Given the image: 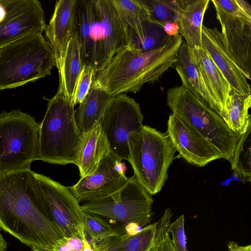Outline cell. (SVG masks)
Here are the masks:
<instances>
[{
  "instance_id": "1",
  "label": "cell",
  "mask_w": 251,
  "mask_h": 251,
  "mask_svg": "<svg viewBox=\"0 0 251 251\" xmlns=\"http://www.w3.org/2000/svg\"><path fill=\"white\" fill-rule=\"evenodd\" d=\"M41 197L30 167L0 174V228L31 248L54 250L67 238L42 212Z\"/></svg>"
},
{
  "instance_id": "2",
  "label": "cell",
  "mask_w": 251,
  "mask_h": 251,
  "mask_svg": "<svg viewBox=\"0 0 251 251\" xmlns=\"http://www.w3.org/2000/svg\"><path fill=\"white\" fill-rule=\"evenodd\" d=\"M183 41L180 34L169 36L159 47L138 52L128 45L121 49L107 65L95 73L93 83L110 95L136 93L143 86L158 80L177 61Z\"/></svg>"
},
{
  "instance_id": "3",
  "label": "cell",
  "mask_w": 251,
  "mask_h": 251,
  "mask_svg": "<svg viewBox=\"0 0 251 251\" xmlns=\"http://www.w3.org/2000/svg\"><path fill=\"white\" fill-rule=\"evenodd\" d=\"M74 107L59 87L39 124L38 160L53 164H76L82 133L76 124Z\"/></svg>"
},
{
  "instance_id": "4",
  "label": "cell",
  "mask_w": 251,
  "mask_h": 251,
  "mask_svg": "<svg viewBox=\"0 0 251 251\" xmlns=\"http://www.w3.org/2000/svg\"><path fill=\"white\" fill-rule=\"evenodd\" d=\"M55 66L54 53L42 34L18 40L0 49V91L45 78Z\"/></svg>"
},
{
  "instance_id": "5",
  "label": "cell",
  "mask_w": 251,
  "mask_h": 251,
  "mask_svg": "<svg viewBox=\"0 0 251 251\" xmlns=\"http://www.w3.org/2000/svg\"><path fill=\"white\" fill-rule=\"evenodd\" d=\"M167 104L172 113L186 123L232 162L240 136L232 132L223 119L200 97L183 86L167 92Z\"/></svg>"
},
{
  "instance_id": "6",
  "label": "cell",
  "mask_w": 251,
  "mask_h": 251,
  "mask_svg": "<svg viewBox=\"0 0 251 251\" xmlns=\"http://www.w3.org/2000/svg\"><path fill=\"white\" fill-rule=\"evenodd\" d=\"M129 163L139 183L151 196L158 193L168 178L176 151L167 132L143 126L129 141Z\"/></svg>"
},
{
  "instance_id": "7",
  "label": "cell",
  "mask_w": 251,
  "mask_h": 251,
  "mask_svg": "<svg viewBox=\"0 0 251 251\" xmlns=\"http://www.w3.org/2000/svg\"><path fill=\"white\" fill-rule=\"evenodd\" d=\"M39 127L20 109L0 113V174L30 167L38 160Z\"/></svg>"
},
{
  "instance_id": "8",
  "label": "cell",
  "mask_w": 251,
  "mask_h": 251,
  "mask_svg": "<svg viewBox=\"0 0 251 251\" xmlns=\"http://www.w3.org/2000/svg\"><path fill=\"white\" fill-rule=\"evenodd\" d=\"M151 196L133 175L119 191L105 198L83 203L87 213L107 218L123 224L144 227L152 219Z\"/></svg>"
},
{
  "instance_id": "9",
  "label": "cell",
  "mask_w": 251,
  "mask_h": 251,
  "mask_svg": "<svg viewBox=\"0 0 251 251\" xmlns=\"http://www.w3.org/2000/svg\"><path fill=\"white\" fill-rule=\"evenodd\" d=\"M42 198L40 208L44 215L61 231L64 237L87 242L85 212L68 187L34 172Z\"/></svg>"
},
{
  "instance_id": "10",
  "label": "cell",
  "mask_w": 251,
  "mask_h": 251,
  "mask_svg": "<svg viewBox=\"0 0 251 251\" xmlns=\"http://www.w3.org/2000/svg\"><path fill=\"white\" fill-rule=\"evenodd\" d=\"M139 104L126 94L114 97L106 107L100 123L111 152L121 160L130 159L129 141L143 126Z\"/></svg>"
},
{
  "instance_id": "11",
  "label": "cell",
  "mask_w": 251,
  "mask_h": 251,
  "mask_svg": "<svg viewBox=\"0 0 251 251\" xmlns=\"http://www.w3.org/2000/svg\"><path fill=\"white\" fill-rule=\"evenodd\" d=\"M47 24L38 0H0V49L22 38L42 34Z\"/></svg>"
},
{
  "instance_id": "12",
  "label": "cell",
  "mask_w": 251,
  "mask_h": 251,
  "mask_svg": "<svg viewBox=\"0 0 251 251\" xmlns=\"http://www.w3.org/2000/svg\"><path fill=\"white\" fill-rule=\"evenodd\" d=\"M122 160L112 152L91 175L80 178L69 189L80 203L101 200L115 193L128 181Z\"/></svg>"
},
{
  "instance_id": "13",
  "label": "cell",
  "mask_w": 251,
  "mask_h": 251,
  "mask_svg": "<svg viewBox=\"0 0 251 251\" xmlns=\"http://www.w3.org/2000/svg\"><path fill=\"white\" fill-rule=\"evenodd\" d=\"M167 132L176 151L190 164L204 167L224 159L217 149L173 113L167 122Z\"/></svg>"
},
{
  "instance_id": "14",
  "label": "cell",
  "mask_w": 251,
  "mask_h": 251,
  "mask_svg": "<svg viewBox=\"0 0 251 251\" xmlns=\"http://www.w3.org/2000/svg\"><path fill=\"white\" fill-rule=\"evenodd\" d=\"M214 6L225 45L244 75L251 80V21Z\"/></svg>"
},
{
  "instance_id": "15",
  "label": "cell",
  "mask_w": 251,
  "mask_h": 251,
  "mask_svg": "<svg viewBox=\"0 0 251 251\" xmlns=\"http://www.w3.org/2000/svg\"><path fill=\"white\" fill-rule=\"evenodd\" d=\"M202 49L209 55L233 90L242 95L251 94L247 78L227 50L221 32L216 28L203 25L201 29Z\"/></svg>"
},
{
  "instance_id": "16",
  "label": "cell",
  "mask_w": 251,
  "mask_h": 251,
  "mask_svg": "<svg viewBox=\"0 0 251 251\" xmlns=\"http://www.w3.org/2000/svg\"><path fill=\"white\" fill-rule=\"evenodd\" d=\"M75 27L84 64L91 66L95 71L101 37L97 0H76Z\"/></svg>"
},
{
  "instance_id": "17",
  "label": "cell",
  "mask_w": 251,
  "mask_h": 251,
  "mask_svg": "<svg viewBox=\"0 0 251 251\" xmlns=\"http://www.w3.org/2000/svg\"><path fill=\"white\" fill-rule=\"evenodd\" d=\"M101 26L98 65L95 73L104 68L113 56L128 45L117 11L111 0H97Z\"/></svg>"
},
{
  "instance_id": "18",
  "label": "cell",
  "mask_w": 251,
  "mask_h": 251,
  "mask_svg": "<svg viewBox=\"0 0 251 251\" xmlns=\"http://www.w3.org/2000/svg\"><path fill=\"white\" fill-rule=\"evenodd\" d=\"M76 1H56L53 13L44 31L45 39L53 51L58 70L61 66L67 44L76 32Z\"/></svg>"
},
{
  "instance_id": "19",
  "label": "cell",
  "mask_w": 251,
  "mask_h": 251,
  "mask_svg": "<svg viewBox=\"0 0 251 251\" xmlns=\"http://www.w3.org/2000/svg\"><path fill=\"white\" fill-rule=\"evenodd\" d=\"M188 52L191 61L214 98L220 111V116L224 120L232 90L231 86L204 50L193 49L188 50Z\"/></svg>"
},
{
  "instance_id": "20",
  "label": "cell",
  "mask_w": 251,
  "mask_h": 251,
  "mask_svg": "<svg viewBox=\"0 0 251 251\" xmlns=\"http://www.w3.org/2000/svg\"><path fill=\"white\" fill-rule=\"evenodd\" d=\"M209 0H176V23L179 34L184 39L188 50L202 48L203 19Z\"/></svg>"
},
{
  "instance_id": "21",
  "label": "cell",
  "mask_w": 251,
  "mask_h": 251,
  "mask_svg": "<svg viewBox=\"0 0 251 251\" xmlns=\"http://www.w3.org/2000/svg\"><path fill=\"white\" fill-rule=\"evenodd\" d=\"M110 152L100 120L89 131L82 133L75 164L80 178L94 174L101 161Z\"/></svg>"
},
{
  "instance_id": "22",
  "label": "cell",
  "mask_w": 251,
  "mask_h": 251,
  "mask_svg": "<svg viewBox=\"0 0 251 251\" xmlns=\"http://www.w3.org/2000/svg\"><path fill=\"white\" fill-rule=\"evenodd\" d=\"M174 65L182 82V86L200 97L220 116L218 105L197 67L191 61L184 41L178 50L177 61Z\"/></svg>"
},
{
  "instance_id": "23",
  "label": "cell",
  "mask_w": 251,
  "mask_h": 251,
  "mask_svg": "<svg viewBox=\"0 0 251 251\" xmlns=\"http://www.w3.org/2000/svg\"><path fill=\"white\" fill-rule=\"evenodd\" d=\"M114 97L92 83L88 94L75 110L76 124L81 133L89 131L100 120L106 107Z\"/></svg>"
},
{
  "instance_id": "24",
  "label": "cell",
  "mask_w": 251,
  "mask_h": 251,
  "mask_svg": "<svg viewBox=\"0 0 251 251\" xmlns=\"http://www.w3.org/2000/svg\"><path fill=\"white\" fill-rule=\"evenodd\" d=\"M157 222L149 224L134 234H124L93 244L94 251H151Z\"/></svg>"
},
{
  "instance_id": "25",
  "label": "cell",
  "mask_w": 251,
  "mask_h": 251,
  "mask_svg": "<svg viewBox=\"0 0 251 251\" xmlns=\"http://www.w3.org/2000/svg\"><path fill=\"white\" fill-rule=\"evenodd\" d=\"M125 31L128 45L139 37L144 25L150 21L148 10L142 0H111Z\"/></svg>"
},
{
  "instance_id": "26",
  "label": "cell",
  "mask_w": 251,
  "mask_h": 251,
  "mask_svg": "<svg viewBox=\"0 0 251 251\" xmlns=\"http://www.w3.org/2000/svg\"><path fill=\"white\" fill-rule=\"evenodd\" d=\"M84 65L76 30L67 44L58 69L59 87L63 89L72 101L76 82Z\"/></svg>"
},
{
  "instance_id": "27",
  "label": "cell",
  "mask_w": 251,
  "mask_h": 251,
  "mask_svg": "<svg viewBox=\"0 0 251 251\" xmlns=\"http://www.w3.org/2000/svg\"><path fill=\"white\" fill-rule=\"evenodd\" d=\"M251 94H240L232 90L224 121L234 133L240 136L251 125Z\"/></svg>"
},
{
  "instance_id": "28",
  "label": "cell",
  "mask_w": 251,
  "mask_h": 251,
  "mask_svg": "<svg viewBox=\"0 0 251 251\" xmlns=\"http://www.w3.org/2000/svg\"><path fill=\"white\" fill-rule=\"evenodd\" d=\"M251 125L247 131L240 136L230 164L235 174L244 182L251 181Z\"/></svg>"
},
{
  "instance_id": "29",
  "label": "cell",
  "mask_w": 251,
  "mask_h": 251,
  "mask_svg": "<svg viewBox=\"0 0 251 251\" xmlns=\"http://www.w3.org/2000/svg\"><path fill=\"white\" fill-rule=\"evenodd\" d=\"M168 37L161 26L148 21L142 35L128 46L138 52L148 51L161 46Z\"/></svg>"
},
{
  "instance_id": "30",
  "label": "cell",
  "mask_w": 251,
  "mask_h": 251,
  "mask_svg": "<svg viewBox=\"0 0 251 251\" xmlns=\"http://www.w3.org/2000/svg\"><path fill=\"white\" fill-rule=\"evenodd\" d=\"M142 0L148 10L151 22L162 27L167 22L176 23L177 9L176 0Z\"/></svg>"
},
{
  "instance_id": "31",
  "label": "cell",
  "mask_w": 251,
  "mask_h": 251,
  "mask_svg": "<svg viewBox=\"0 0 251 251\" xmlns=\"http://www.w3.org/2000/svg\"><path fill=\"white\" fill-rule=\"evenodd\" d=\"M84 229L94 243H100L119 233L100 217L85 212Z\"/></svg>"
},
{
  "instance_id": "32",
  "label": "cell",
  "mask_w": 251,
  "mask_h": 251,
  "mask_svg": "<svg viewBox=\"0 0 251 251\" xmlns=\"http://www.w3.org/2000/svg\"><path fill=\"white\" fill-rule=\"evenodd\" d=\"M171 216V210L167 208L157 222L156 237L151 251H175L167 231Z\"/></svg>"
},
{
  "instance_id": "33",
  "label": "cell",
  "mask_w": 251,
  "mask_h": 251,
  "mask_svg": "<svg viewBox=\"0 0 251 251\" xmlns=\"http://www.w3.org/2000/svg\"><path fill=\"white\" fill-rule=\"evenodd\" d=\"M95 72L93 67L84 64L76 82L72 98V103L75 106L80 104L89 92L94 80Z\"/></svg>"
},
{
  "instance_id": "34",
  "label": "cell",
  "mask_w": 251,
  "mask_h": 251,
  "mask_svg": "<svg viewBox=\"0 0 251 251\" xmlns=\"http://www.w3.org/2000/svg\"><path fill=\"white\" fill-rule=\"evenodd\" d=\"M214 5L226 12L251 21L250 5L244 0H212Z\"/></svg>"
},
{
  "instance_id": "35",
  "label": "cell",
  "mask_w": 251,
  "mask_h": 251,
  "mask_svg": "<svg viewBox=\"0 0 251 251\" xmlns=\"http://www.w3.org/2000/svg\"><path fill=\"white\" fill-rule=\"evenodd\" d=\"M184 221V216L181 215L174 222H170L168 226L167 231L172 234L171 240L175 251H187Z\"/></svg>"
},
{
  "instance_id": "36",
  "label": "cell",
  "mask_w": 251,
  "mask_h": 251,
  "mask_svg": "<svg viewBox=\"0 0 251 251\" xmlns=\"http://www.w3.org/2000/svg\"><path fill=\"white\" fill-rule=\"evenodd\" d=\"M162 28L168 36H175L179 34V26L176 22H167L162 25Z\"/></svg>"
},
{
  "instance_id": "37",
  "label": "cell",
  "mask_w": 251,
  "mask_h": 251,
  "mask_svg": "<svg viewBox=\"0 0 251 251\" xmlns=\"http://www.w3.org/2000/svg\"><path fill=\"white\" fill-rule=\"evenodd\" d=\"M228 251H251V245L241 246L237 243L231 241L227 244Z\"/></svg>"
},
{
  "instance_id": "38",
  "label": "cell",
  "mask_w": 251,
  "mask_h": 251,
  "mask_svg": "<svg viewBox=\"0 0 251 251\" xmlns=\"http://www.w3.org/2000/svg\"><path fill=\"white\" fill-rule=\"evenodd\" d=\"M32 251H71L67 245H63L54 250H46L36 248H31Z\"/></svg>"
},
{
  "instance_id": "39",
  "label": "cell",
  "mask_w": 251,
  "mask_h": 251,
  "mask_svg": "<svg viewBox=\"0 0 251 251\" xmlns=\"http://www.w3.org/2000/svg\"><path fill=\"white\" fill-rule=\"evenodd\" d=\"M7 248V243L2 237L0 231V251H5Z\"/></svg>"
},
{
  "instance_id": "40",
  "label": "cell",
  "mask_w": 251,
  "mask_h": 251,
  "mask_svg": "<svg viewBox=\"0 0 251 251\" xmlns=\"http://www.w3.org/2000/svg\"><path fill=\"white\" fill-rule=\"evenodd\" d=\"M82 251H94V250L88 242H87L84 244V247Z\"/></svg>"
}]
</instances>
